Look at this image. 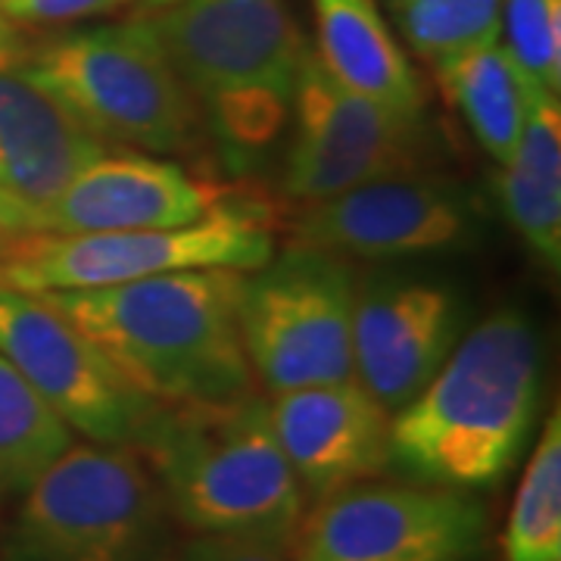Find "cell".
Wrapping results in <instances>:
<instances>
[{
	"mask_svg": "<svg viewBox=\"0 0 561 561\" xmlns=\"http://www.w3.org/2000/svg\"><path fill=\"white\" fill-rule=\"evenodd\" d=\"M542 346L522 309L459 337L419 397L390 415V465L449 490H490L518 465L540 415Z\"/></svg>",
	"mask_w": 561,
	"mask_h": 561,
	"instance_id": "obj_1",
	"label": "cell"
},
{
	"mask_svg": "<svg viewBox=\"0 0 561 561\" xmlns=\"http://www.w3.org/2000/svg\"><path fill=\"white\" fill-rule=\"evenodd\" d=\"M243 272L191 268L38 294L157 405H206L253 390L238 324Z\"/></svg>",
	"mask_w": 561,
	"mask_h": 561,
	"instance_id": "obj_2",
	"label": "cell"
},
{
	"mask_svg": "<svg viewBox=\"0 0 561 561\" xmlns=\"http://www.w3.org/2000/svg\"><path fill=\"white\" fill-rule=\"evenodd\" d=\"M138 453L172 522L191 534L290 549L306 493L275 437L268 400L253 390L228 402L162 405Z\"/></svg>",
	"mask_w": 561,
	"mask_h": 561,
	"instance_id": "obj_3",
	"label": "cell"
},
{
	"mask_svg": "<svg viewBox=\"0 0 561 561\" xmlns=\"http://www.w3.org/2000/svg\"><path fill=\"white\" fill-rule=\"evenodd\" d=\"M140 20L231 160L275 144L309 47L284 0H175Z\"/></svg>",
	"mask_w": 561,
	"mask_h": 561,
	"instance_id": "obj_4",
	"label": "cell"
},
{
	"mask_svg": "<svg viewBox=\"0 0 561 561\" xmlns=\"http://www.w3.org/2000/svg\"><path fill=\"white\" fill-rule=\"evenodd\" d=\"M172 524L138 449L72 443L20 496L3 561H169Z\"/></svg>",
	"mask_w": 561,
	"mask_h": 561,
	"instance_id": "obj_5",
	"label": "cell"
},
{
	"mask_svg": "<svg viewBox=\"0 0 561 561\" xmlns=\"http://www.w3.org/2000/svg\"><path fill=\"white\" fill-rule=\"evenodd\" d=\"M20 69L110 147L181 153L197 135V106L144 20L60 35Z\"/></svg>",
	"mask_w": 561,
	"mask_h": 561,
	"instance_id": "obj_6",
	"label": "cell"
},
{
	"mask_svg": "<svg viewBox=\"0 0 561 561\" xmlns=\"http://www.w3.org/2000/svg\"><path fill=\"white\" fill-rule=\"evenodd\" d=\"M272 256V228L260 213L225 203L181 228L22 234L0 247V284L25 294L88 290L191 268L253 272Z\"/></svg>",
	"mask_w": 561,
	"mask_h": 561,
	"instance_id": "obj_7",
	"label": "cell"
},
{
	"mask_svg": "<svg viewBox=\"0 0 561 561\" xmlns=\"http://www.w3.org/2000/svg\"><path fill=\"white\" fill-rule=\"evenodd\" d=\"M356 272L346 256L294 243L243 272L238 324L253 378L268 393L353 378Z\"/></svg>",
	"mask_w": 561,
	"mask_h": 561,
	"instance_id": "obj_8",
	"label": "cell"
},
{
	"mask_svg": "<svg viewBox=\"0 0 561 561\" xmlns=\"http://www.w3.org/2000/svg\"><path fill=\"white\" fill-rule=\"evenodd\" d=\"M486 512L465 490L434 483H350L302 515L294 561H471Z\"/></svg>",
	"mask_w": 561,
	"mask_h": 561,
	"instance_id": "obj_9",
	"label": "cell"
},
{
	"mask_svg": "<svg viewBox=\"0 0 561 561\" xmlns=\"http://www.w3.org/2000/svg\"><path fill=\"white\" fill-rule=\"evenodd\" d=\"M0 356L72 434L138 449L162 405L122 378L94 343L38 294L0 284Z\"/></svg>",
	"mask_w": 561,
	"mask_h": 561,
	"instance_id": "obj_10",
	"label": "cell"
},
{
	"mask_svg": "<svg viewBox=\"0 0 561 561\" xmlns=\"http://www.w3.org/2000/svg\"><path fill=\"white\" fill-rule=\"evenodd\" d=\"M290 119L284 191L294 201L316 203L365 181L421 169V119L350 91L321 66L312 44L302 57Z\"/></svg>",
	"mask_w": 561,
	"mask_h": 561,
	"instance_id": "obj_11",
	"label": "cell"
},
{
	"mask_svg": "<svg viewBox=\"0 0 561 561\" xmlns=\"http://www.w3.org/2000/svg\"><path fill=\"white\" fill-rule=\"evenodd\" d=\"M478 231L471 197L443 179L400 172L365 181L316 203L294 221L297 243L346 260H409L471 243Z\"/></svg>",
	"mask_w": 561,
	"mask_h": 561,
	"instance_id": "obj_12",
	"label": "cell"
},
{
	"mask_svg": "<svg viewBox=\"0 0 561 561\" xmlns=\"http://www.w3.org/2000/svg\"><path fill=\"white\" fill-rule=\"evenodd\" d=\"M461 331V302L424 278L356 280L353 378L393 415L424 390Z\"/></svg>",
	"mask_w": 561,
	"mask_h": 561,
	"instance_id": "obj_13",
	"label": "cell"
},
{
	"mask_svg": "<svg viewBox=\"0 0 561 561\" xmlns=\"http://www.w3.org/2000/svg\"><path fill=\"white\" fill-rule=\"evenodd\" d=\"M268 412L302 493L316 502L390 468V412L356 378L272 393Z\"/></svg>",
	"mask_w": 561,
	"mask_h": 561,
	"instance_id": "obj_14",
	"label": "cell"
},
{
	"mask_svg": "<svg viewBox=\"0 0 561 561\" xmlns=\"http://www.w3.org/2000/svg\"><path fill=\"white\" fill-rule=\"evenodd\" d=\"M228 194L179 162L138 153H106L84 165L41 216V231L91 234L181 228L225 206Z\"/></svg>",
	"mask_w": 561,
	"mask_h": 561,
	"instance_id": "obj_15",
	"label": "cell"
},
{
	"mask_svg": "<svg viewBox=\"0 0 561 561\" xmlns=\"http://www.w3.org/2000/svg\"><path fill=\"white\" fill-rule=\"evenodd\" d=\"M110 150L20 66H0V191L32 213L38 231L66 184Z\"/></svg>",
	"mask_w": 561,
	"mask_h": 561,
	"instance_id": "obj_16",
	"label": "cell"
},
{
	"mask_svg": "<svg viewBox=\"0 0 561 561\" xmlns=\"http://www.w3.org/2000/svg\"><path fill=\"white\" fill-rule=\"evenodd\" d=\"M319 62L368 101L424 119V91L378 0H309Z\"/></svg>",
	"mask_w": 561,
	"mask_h": 561,
	"instance_id": "obj_17",
	"label": "cell"
},
{
	"mask_svg": "<svg viewBox=\"0 0 561 561\" xmlns=\"http://www.w3.org/2000/svg\"><path fill=\"white\" fill-rule=\"evenodd\" d=\"M502 216L552 272L561 265V103L530 81L522 138L493 175Z\"/></svg>",
	"mask_w": 561,
	"mask_h": 561,
	"instance_id": "obj_18",
	"label": "cell"
},
{
	"mask_svg": "<svg viewBox=\"0 0 561 561\" xmlns=\"http://www.w3.org/2000/svg\"><path fill=\"white\" fill-rule=\"evenodd\" d=\"M443 94L459 110L490 160L502 165L515 153L527 116L530 76L502 38L481 41L431 62Z\"/></svg>",
	"mask_w": 561,
	"mask_h": 561,
	"instance_id": "obj_19",
	"label": "cell"
},
{
	"mask_svg": "<svg viewBox=\"0 0 561 561\" xmlns=\"http://www.w3.org/2000/svg\"><path fill=\"white\" fill-rule=\"evenodd\" d=\"M72 443L69 424L0 356V502L20 500Z\"/></svg>",
	"mask_w": 561,
	"mask_h": 561,
	"instance_id": "obj_20",
	"label": "cell"
},
{
	"mask_svg": "<svg viewBox=\"0 0 561 561\" xmlns=\"http://www.w3.org/2000/svg\"><path fill=\"white\" fill-rule=\"evenodd\" d=\"M505 561H561V412L552 409L534 446L505 534Z\"/></svg>",
	"mask_w": 561,
	"mask_h": 561,
	"instance_id": "obj_21",
	"label": "cell"
},
{
	"mask_svg": "<svg viewBox=\"0 0 561 561\" xmlns=\"http://www.w3.org/2000/svg\"><path fill=\"white\" fill-rule=\"evenodd\" d=\"M505 0H419L397 13L402 38L427 62L481 41L502 38Z\"/></svg>",
	"mask_w": 561,
	"mask_h": 561,
	"instance_id": "obj_22",
	"label": "cell"
},
{
	"mask_svg": "<svg viewBox=\"0 0 561 561\" xmlns=\"http://www.w3.org/2000/svg\"><path fill=\"white\" fill-rule=\"evenodd\" d=\"M502 44L530 79L561 91V0H505Z\"/></svg>",
	"mask_w": 561,
	"mask_h": 561,
	"instance_id": "obj_23",
	"label": "cell"
},
{
	"mask_svg": "<svg viewBox=\"0 0 561 561\" xmlns=\"http://www.w3.org/2000/svg\"><path fill=\"white\" fill-rule=\"evenodd\" d=\"M128 0H0V13L20 25H66L116 13Z\"/></svg>",
	"mask_w": 561,
	"mask_h": 561,
	"instance_id": "obj_24",
	"label": "cell"
},
{
	"mask_svg": "<svg viewBox=\"0 0 561 561\" xmlns=\"http://www.w3.org/2000/svg\"><path fill=\"white\" fill-rule=\"evenodd\" d=\"M169 561H287L284 549L234 537H197L172 552Z\"/></svg>",
	"mask_w": 561,
	"mask_h": 561,
	"instance_id": "obj_25",
	"label": "cell"
},
{
	"mask_svg": "<svg viewBox=\"0 0 561 561\" xmlns=\"http://www.w3.org/2000/svg\"><path fill=\"white\" fill-rule=\"evenodd\" d=\"M35 231H38V225L32 219V213L0 191V247L13 238H22V234H35Z\"/></svg>",
	"mask_w": 561,
	"mask_h": 561,
	"instance_id": "obj_26",
	"label": "cell"
},
{
	"mask_svg": "<svg viewBox=\"0 0 561 561\" xmlns=\"http://www.w3.org/2000/svg\"><path fill=\"white\" fill-rule=\"evenodd\" d=\"M13 54H16V32H13V22L0 13V66H10Z\"/></svg>",
	"mask_w": 561,
	"mask_h": 561,
	"instance_id": "obj_27",
	"label": "cell"
},
{
	"mask_svg": "<svg viewBox=\"0 0 561 561\" xmlns=\"http://www.w3.org/2000/svg\"><path fill=\"white\" fill-rule=\"evenodd\" d=\"M390 7H393V13H400L405 7H412V3H419V0H387Z\"/></svg>",
	"mask_w": 561,
	"mask_h": 561,
	"instance_id": "obj_28",
	"label": "cell"
},
{
	"mask_svg": "<svg viewBox=\"0 0 561 561\" xmlns=\"http://www.w3.org/2000/svg\"><path fill=\"white\" fill-rule=\"evenodd\" d=\"M153 7H169V3H175V0H150Z\"/></svg>",
	"mask_w": 561,
	"mask_h": 561,
	"instance_id": "obj_29",
	"label": "cell"
}]
</instances>
